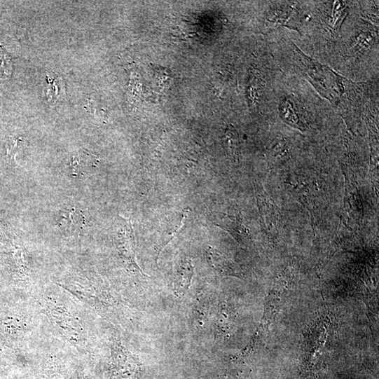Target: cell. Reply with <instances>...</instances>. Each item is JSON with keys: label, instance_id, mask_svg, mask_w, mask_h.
I'll list each match as a JSON object with an SVG mask.
<instances>
[{"label": "cell", "instance_id": "6da1fadb", "mask_svg": "<svg viewBox=\"0 0 379 379\" xmlns=\"http://www.w3.org/2000/svg\"><path fill=\"white\" fill-rule=\"evenodd\" d=\"M291 46L309 82L323 97L333 105H338L345 94L347 81L329 67L306 56L295 45Z\"/></svg>", "mask_w": 379, "mask_h": 379}, {"label": "cell", "instance_id": "7a4b0ae2", "mask_svg": "<svg viewBox=\"0 0 379 379\" xmlns=\"http://www.w3.org/2000/svg\"><path fill=\"white\" fill-rule=\"evenodd\" d=\"M116 244L125 259L132 267L145 275L135 261L134 233L131 223L120 217L117 226Z\"/></svg>", "mask_w": 379, "mask_h": 379}, {"label": "cell", "instance_id": "3957f363", "mask_svg": "<svg viewBox=\"0 0 379 379\" xmlns=\"http://www.w3.org/2000/svg\"><path fill=\"white\" fill-rule=\"evenodd\" d=\"M194 268L188 259H184L179 263L174 282L173 291L179 298L184 296L188 290L193 275Z\"/></svg>", "mask_w": 379, "mask_h": 379}, {"label": "cell", "instance_id": "277c9868", "mask_svg": "<svg viewBox=\"0 0 379 379\" xmlns=\"http://www.w3.org/2000/svg\"><path fill=\"white\" fill-rule=\"evenodd\" d=\"M207 259L209 264L216 271L223 275H237V273L219 251L208 246L206 248Z\"/></svg>", "mask_w": 379, "mask_h": 379}, {"label": "cell", "instance_id": "5b68a950", "mask_svg": "<svg viewBox=\"0 0 379 379\" xmlns=\"http://www.w3.org/2000/svg\"><path fill=\"white\" fill-rule=\"evenodd\" d=\"M364 32L359 34L354 39L351 44L350 51L354 54H359L361 52H365L376 40L378 34L375 32Z\"/></svg>", "mask_w": 379, "mask_h": 379}, {"label": "cell", "instance_id": "8992f818", "mask_svg": "<svg viewBox=\"0 0 379 379\" xmlns=\"http://www.w3.org/2000/svg\"><path fill=\"white\" fill-rule=\"evenodd\" d=\"M280 113L286 123L291 125L297 126L299 123L298 109L293 101L289 99H284L280 105Z\"/></svg>", "mask_w": 379, "mask_h": 379}, {"label": "cell", "instance_id": "52a82bcc", "mask_svg": "<svg viewBox=\"0 0 379 379\" xmlns=\"http://www.w3.org/2000/svg\"><path fill=\"white\" fill-rule=\"evenodd\" d=\"M189 212L190 209H186L184 211V216L179 226L177 227L173 232L165 236L158 244L157 247H156V261H158L159 255L163 251V249L181 231L182 228L186 223V219L188 216Z\"/></svg>", "mask_w": 379, "mask_h": 379}, {"label": "cell", "instance_id": "ba28073f", "mask_svg": "<svg viewBox=\"0 0 379 379\" xmlns=\"http://www.w3.org/2000/svg\"><path fill=\"white\" fill-rule=\"evenodd\" d=\"M11 59L4 49L0 48V76L2 78H8L11 75Z\"/></svg>", "mask_w": 379, "mask_h": 379}, {"label": "cell", "instance_id": "9c48e42d", "mask_svg": "<svg viewBox=\"0 0 379 379\" xmlns=\"http://www.w3.org/2000/svg\"><path fill=\"white\" fill-rule=\"evenodd\" d=\"M21 138L13 139L8 145V155L14 157L15 154V151L19 145L20 142H21Z\"/></svg>", "mask_w": 379, "mask_h": 379}]
</instances>
